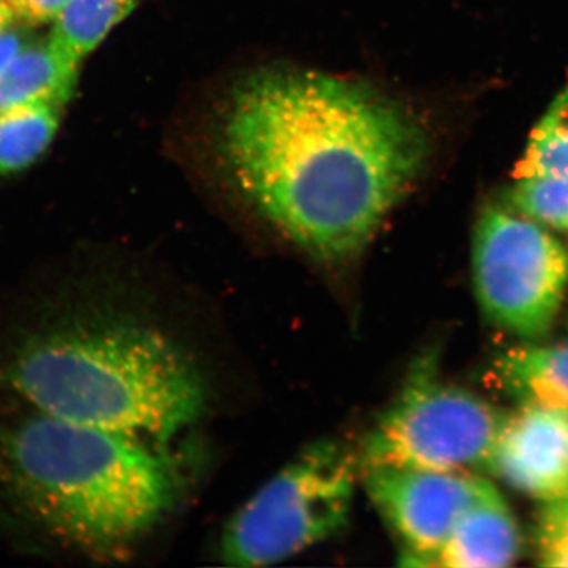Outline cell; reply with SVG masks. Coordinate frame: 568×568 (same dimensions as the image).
Wrapping results in <instances>:
<instances>
[{
    "instance_id": "cell-1",
    "label": "cell",
    "mask_w": 568,
    "mask_h": 568,
    "mask_svg": "<svg viewBox=\"0 0 568 568\" xmlns=\"http://www.w3.org/2000/svg\"><path fill=\"white\" fill-rule=\"evenodd\" d=\"M216 152L254 211L316 260L361 254L428 159L405 104L321 71L267 69L234 85Z\"/></svg>"
},
{
    "instance_id": "cell-2",
    "label": "cell",
    "mask_w": 568,
    "mask_h": 568,
    "mask_svg": "<svg viewBox=\"0 0 568 568\" xmlns=\"http://www.w3.org/2000/svg\"><path fill=\"white\" fill-rule=\"evenodd\" d=\"M26 405L28 414L0 420V480L63 544L115 556L173 506V466L141 437Z\"/></svg>"
},
{
    "instance_id": "cell-3",
    "label": "cell",
    "mask_w": 568,
    "mask_h": 568,
    "mask_svg": "<svg viewBox=\"0 0 568 568\" xmlns=\"http://www.w3.org/2000/svg\"><path fill=\"white\" fill-rule=\"evenodd\" d=\"M0 384L50 416L166 439L204 406L200 373L159 332L118 321L59 320L20 339Z\"/></svg>"
},
{
    "instance_id": "cell-4",
    "label": "cell",
    "mask_w": 568,
    "mask_h": 568,
    "mask_svg": "<svg viewBox=\"0 0 568 568\" xmlns=\"http://www.w3.org/2000/svg\"><path fill=\"white\" fill-rule=\"evenodd\" d=\"M335 440L306 447L227 523L220 556L227 566L282 562L345 528L361 473Z\"/></svg>"
},
{
    "instance_id": "cell-5",
    "label": "cell",
    "mask_w": 568,
    "mask_h": 568,
    "mask_svg": "<svg viewBox=\"0 0 568 568\" xmlns=\"http://www.w3.org/2000/svg\"><path fill=\"white\" fill-rule=\"evenodd\" d=\"M506 417L473 392L440 383L432 362H418L402 394L365 436L361 469H488Z\"/></svg>"
},
{
    "instance_id": "cell-6",
    "label": "cell",
    "mask_w": 568,
    "mask_h": 568,
    "mask_svg": "<svg viewBox=\"0 0 568 568\" xmlns=\"http://www.w3.org/2000/svg\"><path fill=\"white\" fill-rule=\"evenodd\" d=\"M473 272L493 323L521 338L547 334L566 293L568 257L540 223L489 205L474 234Z\"/></svg>"
},
{
    "instance_id": "cell-7",
    "label": "cell",
    "mask_w": 568,
    "mask_h": 568,
    "mask_svg": "<svg viewBox=\"0 0 568 568\" xmlns=\"http://www.w3.org/2000/svg\"><path fill=\"white\" fill-rule=\"evenodd\" d=\"M366 491L403 545L406 566L428 567L470 508L496 491L476 473L372 467Z\"/></svg>"
},
{
    "instance_id": "cell-8",
    "label": "cell",
    "mask_w": 568,
    "mask_h": 568,
    "mask_svg": "<svg viewBox=\"0 0 568 568\" xmlns=\"http://www.w3.org/2000/svg\"><path fill=\"white\" fill-rule=\"evenodd\" d=\"M488 470L537 499L568 495V416L526 405L506 417Z\"/></svg>"
},
{
    "instance_id": "cell-9",
    "label": "cell",
    "mask_w": 568,
    "mask_h": 568,
    "mask_svg": "<svg viewBox=\"0 0 568 568\" xmlns=\"http://www.w3.org/2000/svg\"><path fill=\"white\" fill-rule=\"evenodd\" d=\"M521 534L506 500L495 491L470 508L452 530L433 566L503 568L521 552Z\"/></svg>"
},
{
    "instance_id": "cell-10",
    "label": "cell",
    "mask_w": 568,
    "mask_h": 568,
    "mask_svg": "<svg viewBox=\"0 0 568 568\" xmlns=\"http://www.w3.org/2000/svg\"><path fill=\"white\" fill-rule=\"evenodd\" d=\"M81 65L47 40L33 41L0 74V112L33 103L65 104L77 91Z\"/></svg>"
},
{
    "instance_id": "cell-11",
    "label": "cell",
    "mask_w": 568,
    "mask_h": 568,
    "mask_svg": "<svg viewBox=\"0 0 568 568\" xmlns=\"http://www.w3.org/2000/svg\"><path fill=\"white\" fill-rule=\"evenodd\" d=\"M496 375L507 394L526 405L568 416V343L514 347L497 361Z\"/></svg>"
},
{
    "instance_id": "cell-12",
    "label": "cell",
    "mask_w": 568,
    "mask_h": 568,
    "mask_svg": "<svg viewBox=\"0 0 568 568\" xmlns=\"http://www.w3.org/2000/svg\"><path fill=\"white\" fill-rule=\"evenodd\" d=\"M65 104L33 103L0 112V178L32 166L58 134Z\"/></svg>"
},
{
    "instance_id": "cell-13",
    "label": "cell",
    "mask_w": 568,
    "mask_h": 568,
    "mask_svg": "<svg viewBox=\"0 0 568 568\" xmlns=\"http://www.w3.org/2000/svg\"><path fill=\"white\" fill-rule=\"evenodd\" d=\"M138 3L140 0H69L52 22L50 40L71 61L82 65Z\"/></svg>"
},
{
    "instance_id": "cell-14",
    "label": "cell",
    "mask_w": 568,
    "mask_h": 568,
    "mask_svg": "<svg viewBox=\"0 0 568 568\" xmlns=\"http://www.w3.org/2000/svg\"><path fill=\"white\" fill-rule=\"evenodd\" d=\"M560 174H568V92L537 123L515 166V179Z\"/></svg>"
},
{
    "instance_id": "cell-15",
    "label": "cell",
    "mask_w": 568,
    "mask_h": 568,
    "mask_svg": "<svg viewBox=\"0 0 568 568\" xmlns=\"http://www.w3.org/2000/svg\"><path fill=\"white\" fill-rule=\"evenodd\" d=\"M508 200L534 222L568 231V174L517 179Z\"/></svg>"
},
{
    "instance_id": "cell-16",
    "label": "cell",
    "mask_w": 568,
    "mask_h": 568,
    "mask_svg": "<svg viewBox=\"0 0 568 568\" xmlns=\"http://www.w3.org/2000/svg\"><path fill=\"white\" fill-rule=\"evenodd\" d=\"M538 548L544 566L568 567V495L547 503L538 534Z\"/></svg>"
},
{
    "instance_id": "cell-17",
    "label": "cell",
    "mask_w": 568,
    "mask_h": 568,
    "mask_svg": "<svg viewBox=\"0 0 568 568\" xmlns=\"http://www.w3.org/2000/svg\"><path fill=\"white\" fill-rule=\"evenodd\" d=\"M37 40L39 37L36 28L21 21L13 22L9 28L0 31V74Z\"/></svg>"
},
{
    "instance_id": "cell-18",
    "label": "cell",
    "mask_w": 568,
    "mask_h": 568,
    "mask_svg": "<svg viewBox=\"0 0 568 568\" xmlns=\"http://www.w3.org/2000/svg\"><path fill=\"white\" fill-rule=\"evenodd\" d=\"M9 3L18 21L37 28V26L52 24L65 9L69 0H9Z\"/></svg>"
},
{
    "instance_id": "cell-19",
    "label": "cell",
    "mask_w": 568,
    "mask_h": 568,
    "mask_svg": "<svg viewBox=\"0 0 568 568\" xmlns=\"http://www.w3.org/2000/svg\"><path fill=\"white\" fill-rule=\"evenodd\" d=\"M17 14L9 3V0H0V31L17 22Z\"/></svg>"
}]
</instances>
